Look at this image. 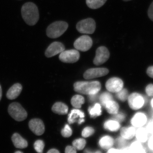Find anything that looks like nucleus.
I'll list each match as a JSON object with an SVG mask.
<instances>
[{
  "instance_id": "1",
  "label": "nucleus",
  "mask_w": 153,
  "mask_h": 153,
  "mask_svg": "<svg viewBox=\"0 0 153 153\" xmlns=\"http://www.w3.org/2000/svg\"><path fill=\"white\" fill-rule=\"evenodd\" d=\"M22 15L24 21L30 26H34L39 19V11L38 7L32 2L25 3L22 6Z\"/></svg>"
},
{
  "instance_id": "2",
  "label": "nucleus",
  "mask_w": 153,
  "mask_h": 153,
  "mask_svg": "<svg viewBox=\"0 0 153 153\" xmlns=\"http://www.w3.org/2000/svg\"><path fill=\"white\" fill-rule=\"evenodd\" d=\"M74 90L78 93L87 95H93L98 93L101 88L99 81H79L74 85Z\"/></svg>"
},
{
  "instance_id": "3",
  "label": "nucleus",
  "mask_w": 153,
  "mask_h": 153,
  "mask_svg": "<svg viewBox=\"0 0 153 153\" xmlns=\"http://www.w3.org/2000/svg\"><path fill=\"white\" fill-rule=\"evenodd\" d=\"M68 24L63 21H57L52 23L47 29V35L49 38H59L65 33L68 29Z\"/></svg>"
},
{
  "instance_id": "4",
  "label": "nucleus",
  "mask_w": 153,
  "mask_h": 153,
  "mask_svg": "<svg viewBox=\"0 0 153 153\" xmlns=\"http://www.w3.org/2000/svg\"><path fill=\"white\" fill-rule=\"evenodd\" d=\"M8 111L11 117L17 121H22L27 117V111L18 102H13L10 104Z\"/></svg>"
},
{
  "instance_id": "5",
  "label": "nucleus",
  "mask_w": 153,
  "mask_h": 153,
  "mask_svg": "<svg viewBox=\"0 0 153 153\" xmlns=\"http://www.w3.org/2000/svg\"><path fill=\"white\" fill-rule=\"evenodd\" d=\"M76 29L79 33L82 34H93L96 29L95 21L91 18L81 20L76 24Z\"/></svg>"
},
{
  "instance_id": "6",
  "label": "nucleus",
  "mask_w": 153,
  "mask_h": 153,
  "mask_svg": "<svg viewBox=\"0 0 153 153\" xmlns=\"http://www.w3.org/2000/svg\"><path fill=\"white\" fill-rule=\"evenodd\" d=\"M93 41L89 36L83 35L76 39L74 41V48L78 51L86 52L90 49L92 46Z\"/></svg>"
},
{
  "instance_id": "7",
  "label": "nucleus",
  "mask_w": 153,
  "mask_h": 153,
  "mask_svg": "<svg viewBox=\"0 0 153 153\" xmlns=\"http://www.w3.org/2000/svg\"><path fill=\"white\" fill-rule=\"evenodd\" d=\"M80 55L78 50L70 49L64 50L60 53L59 59L60 61L65 63H74L79 60Z\"/></svg>"
},
{
  "instance_id": "8",
  "label": "nucleus",
  "mask_w": 153,
  "mask_h": 153,
  "mask_svg": "<svg viewBox=\"0 0 153 153\" xmlns=\"http://www.w3.org/2000/svg\"><path fill=\"white\" fill-rule=\"evenodd\" d=\"M110 53L106 47H98L96 52V56L94 59L93 62L95 65H100L105 63L109 59Z\"/></svg>"
},
{
  "instance_id": "9",
  "label": "nucleus",
  "mask_w": 153,
  "mask_h": 153,
  "mask_svg": "<svg viewBox=\"0 0 153 153\" xmlns=\"http://www.w3.org/2000/svg\"><path fill=\"white\" fill-rule=\"evenodd\" d=\"M128 102L130 107L133 110L141 108L145 103L144 98L140 94L133 93L128 96Z\"/></svg>"
},
{
  "instance_id": "10",
  "label": "nucleus",
  "mask_w": 153,
  "mask_h": 153,
  "mask_svg": "<svg viewBox=\"0 0 153 153\" xmlns=\"http://www.w3.org/2000/svg\"><path fill=\"white\" fill-rule=\"evenodd\" d=\"M105 87L110 92L117 93L123 88V82L120 78L112 77L107 80Z\"/></svg>"
},
{
  "instance_id": "11",
  "label": "nucleus",
  "mask_w": 153,
  "mask_h": 153,
  "mask_svg": "<svg viewBox=\"0 0 153 153\" xmlns=\"http://www.w3.org/2000/svg\"><path fill=\"white\" fill-rule=\"evenodd\" d=\"M29 126L31 131L37 136L43 134L45 131V126L43 121L39 119H33L30 121Z\"/></svg>"
},
{
  "instance_id": "12",
  "label": "nucleus",
  "mask_w": 153,
  "mask_h": 153,
  "mask_svg": "<svg viewBox=\"0 0 153 153\" xmlns=\"http://www.w3.org/2000/svg\"><path fill=\"white\" fill-rule=\"evenodd\" d=\"M108 72L109 71L106 68H92L85 71L83 74V76L86 79H93L105 76L108 74Z\"/></svg>"
},
{
  "instance_id": "13",
  "label": "nucleus",
  "mask_w": 153,
  "mask_h": 153,
  "mask_svg": "<svg viewBox=\"0 0 153 153\" xmlns=\"http://www.w3.org/2000/svg\"><path fill=\"white\" fill-rule=\"evenodd\" d=\"M64 50H65V47L62 43L59 42H53L45 51V56L47 57H53Z\"/></svg>"
},
{
  "instance_id": "14",
  "label": "nucleus",
  "mask_w": 153,
  "mask_h": 153,
  "mask_svg": "<svg viewBox=\"0 0 153 153\" xmlns=\"http://www.w3.org/2000/svg\"><path fill=\"white\" fill-rule=\"evenodd\" d=\"M147 121L146 116L143 113H137L134 115L131 120V123L134 127L139 128L143 127Z\"/></svg>"
},
{
  "instance_id": "15",
  "label": "nucleus",
  "mask_w": 153,
  "mask_h": 153,
  "mask_svg": "<svg viewBox=\"0 0 153 153\" xmlns=\"http://www.w3.org/2000/svg\"><path fill=\"white\" fill-rule=\"evenodd\" d=\"M22 86L20 83L14 84L7 92L6 95L7 98L10 100L17 98L22 92Z\"/></svg>"
},
{
  "instance_id": "16",
  "label": "nucleus",
  "mask_w": 153,
  "mask_h": 153,
  "mask_svg": "<svg viewBox=\"0 0 153 153\" xmlns=\"http://www.w3.org/2000/svg\"><path fill=\"white\" fill-rule=\"evenodd\" d=\"M12 140L14 146L18 149H23L27 147V141L19 134H14L12 137Z\"/></svg>"
},
{
  "instance_id": "17",
  "label": "nucleus",
  "mask_w": 153,
  "mask_h": 153,
  "mask_svg": "<svg viewBox=\"0 0 153 153\" xmlns=\"http://www.w3.org/2000/svg\"><path fill=\"white\" fill-rule=\"evenodd\" d=\"M149 133L146 128L142 127L139 128L136 130L135 136L137 140L143 144L146 143L147 142L149 137Z\"/></svg>"
},
{
  "instance_id": "18",
  "label": "nucleus",
  "mask_w": 153,
  "mask_h": 153,
  "mask_svg": "<svg viewBox=\"0 0 153 153\" xmlns=\"http://www.w3.org/2000/svg\"><path fill=\"white\" fill-rule=\"evenodd\" d=\"M128 153H146V150L143 144L137 140L132 143L128 147Z\"/></svg>"
},
{
  "instance_id": "19",
  "label": "nucleus",
  "mask_w": 153,
  "mask_h": 153,
  "mask_svg": "<svg viewBox=\"0 0 153 153\" xmlns=\"http://www.w3.org/2000/svg\"><path fill=\"white\" fill-rule=\"evenodd\" d=\"M136 129L134 127H123L120 130V134L121 137L125 139L131 140L135 136Z\"/></svg>"
},
{
  "instance_id": "20",
  "label": "nucleus",
  "mask_w": 153,
  "mask_h": 153,
  "mask_svg": "<svg viewBox=\"0 0 153 153\" xmlns=\"http://www.w3.org/2000/svg\"><path fill=\"white\" fill-rule=\"evenodd\" d=\"M85 117L84 113L79 110L74 109L71 110V113L68 115V121L70 124L78 122L77 119L83 118Z\"/></svg>"
},
{
  "instance_id": "21",
  "label": "nucleus",
  "mask_w": 153,
  "mask_h": 153,
  "mask_svg": "<svg viewBox=\"0 0 153 153\" xmlns=\"http://www.w3.org/2000/svg\"><path fill=\"white\" fill-rule=\"evenodd\" d=\"M99 143L102 149L105 150H109L113 146L114 140L111 137L109 136H105L100 139Z\"/></svg>"
},
{
  "instance_id": "22",
  "label": "nucleus",
  "mask_w": 153,
  "mask_h": 153,
  "mask_svg": "<svg viewBox=\"0 0 153 153\" xmlns=\"http://www.w3.org/2000/svg\"><path fill=\"white\" fill-rule=\"evenodd\" d=\"M52 111L55 114L60 115L67 114L68 107L66 105L62 102H57L53 105L52 108Z\"/></svg>"
},
{
  "instance_id": "23",
  "label": "nucleus",
  "mask_w": 153,
  "mask_h": 153,
  "mask_svg": "<svg viewBox=\"0 0 153 153\" xmlns=\"http://www.w3.org/2000/svg\"><path fill=\"white\" fill-rule=\"evenodd\" d=\"M104 107L107 111L110 114H114L118 112L119 105L117 102L113 100L107 102Z\"/></svg>"
},
{
  "instance_id": "24",
  "label": "nucleus",
  "mask_w": 153,
  "mask_h": 153,
  "mask_svg": "<svg viewBox=\"0 0 153 153\" xmlns=\"http://www.w3.org/2000/svg\"><path fill=\"white\" fill-rule=\"evenodd\" d=\"M104 127L110 131H116L120 128V123L113 120H108L105 123Z\"/></svg>"
},
{
  "instance_id": "25",
  "label": "nucleus",
  "mask_w": 153,
  "mask_h": 153,
  "mask_svg": "<svg viewBox=\"0 0 153 153\" xmlns=\"http://www.w3.org/2000/svg\"><path fill=\"white\" fill-rule=\"evenodd\" d=\"M107 0H86V4L91 9H97L102 7Z\"/></svg>"
},
{
  "instance_id": "26",
  "label": "nucleus",
  "mask_w": 153,
  "mask_h": 153,
  "mask_svg": "<svg viewBox=\"0 0 153 153\" xmlns=\"http://www.w3.org/2000/svg\"><path fill=\"white\" fill-rule=\"evenodd\" d=\"M85 102L84 97L79 95H74L71 99V104L76 108H80Z\"/></svg>"
},
{
  "instance_id": "27",
  "label": "nucleus",
  "mask_w": 153,
  "mask_h": 153,
  "mask_svg": "<svg viewBox=\"0 0 153 153\" xmlns=\"http://www.w3.org/2000/svg\"><path fill=\"white\" fill-rule=\"evenodd\" d=\"M91 117H96L101 114V106L99 103H96L92 107H89L88 109Z\"/></svg>"
},
{
  "instance_id": "28",
  "label": "nucleus",
  "mask_w": 153,
  "mask_h": 153,
  "mask_svg": "<svg viewBox=\"0 0 153 153\" xmlns=\"http://www.w3.org/2000/svg\"><path fill=\"white\" fill-rule=\"evenodd\" d=\"M86 145V141L84 139L79 138L74 140L72 143V145L76 150H82Z\"/></svg>"
},
{
  "instance_id": "29",
  "label": "nucleus",
  "mask_w": 153,
  "mask_h": 153,
  "mask_svg": "<svg viewBox=\"0 0 153 153\" xmlns=\"http://www.w3.org/2000/svg\"><path fill=\"white\" fill-rule=\"evenodd\" d=\"M99 99L100 102L103 106L108 101L113 100L112 95L108 92H104L100 96Z\"/></svg>"
},
{
  "instance_id": "30",
  "label": "nucleus",
  "mask_w": 153,
  "mask_h": 153,
  "mask_svg": "<svg viewBox=\"0 0 153 153\" xmlns=\"http://www.w3.org/2000/svg\"><path fill=\"white\" fill-rule=\"evenodd\" d=\"M116 96L121 101L124 102L128 99V91L126 89L123 88L120 91L117 92Z\"/></svg>"
},
{
  "instance_id": "31",
  "label": "nucleus",
  "mask_w": 153,
  "mask_h": 153,
  "mask_svg": "<svg viewBox=\"0 0 153 153\" xmlns=\"http://www.w3.org/2000/svg\"><path fill=\"white\" fill-rule=\"evenodd\" d=\"M44 146L45 144L44 142L42 140H37L34 143V149L38 153H43Z\"/></svg>"
},
{
  "instance_id": "32",
  "label": "nucleus",
  "mask_w": 153,
  "mask_h": 153,
  "mask_svg": "<svg viewBox=\"0 0 153 153\" xmlns=\"http://www.w3.org/2000/svg\"><path fill=\"white\" fill-rule=\"evenodd\" d=\"M61 133L64 137H69L72 135V130L68 125H66L61 131Z\"/></svg>"
},
{
  "instance_id": "33",
  "label": "nucleus",
  "mask_w": 153,
  "mask_h": 153,
  "mask_svg": "<svg viewBox=\"0 0 153 153\" xmlns=\"http://www.w3.org/2000/svg\"><path fill=\"white\" fill-rule=\"evenodd\" d=\"M94 132V130L93 128L87 127L83 129L82 132V136L84 137H88L91 136Z\"/></svg>"
},
{
  "instance_id": "34",
  "label": "nucleus",
  "mask_w": 153,
  "mask_h": 153,
  "mask_svg": "<svg viewBox=\"0 0 153 153\" xmlns=\"http://www.w3.org/2000/svg\"><path fill=\"white\" fill-rule=\"evenodd\" d=\"M113 115L114 116L113 117V120L116 121L118 122H122L125 119V115L122 113L118 112L117 113Z\"/></svg>"
},
{
  "instance_id": "35",
  "label": "nucleus",
  "mask_w": 153,
  "mask_h": 153,
  "mask_svg": "<svg viewBox=\"0 0 153 153\" xmlns=\"http://www.w3.org/2000/svg\"><path fill=\"white\" fill-rule=\"evenodd\" d=\"M107 153H128V147H126L119 149L111 148L108 150Z\"/></svg>"
},
{
  "instance_id": "36",
  "label": "nucleus",
  "mask_w": 153,
  "mask_h": 153,
  "mask_svg": "<svg viewBox=\"0 0 153 153\" xmlns=\"http://www.w3.org/2000/svg\"><path fill=\"white\" fill-rule=\"evenodd\" d=\"M127 140L125 139L122 137H120L118 138L116 140V143L117 144L118 146L121 149L125 148L126 145Z\"/></svg>"
},
{
  "instance_id": "37",
  "label": "nucleus",
  "mask_w": 153,
  "mask_h": 153,
  "mask_svg": "<svg viewBox=\"0 0 153 153\" xmlns=\"http://www.w3.org/2000/svg\"><path fill=\"white\" fill-rule=\"evenodd\" d=\"M147 143L149 149L153 152V134L149 137Z\"/></svg>"
},
{
  "instance_id": "38",
  "label": "nucleus",
  "mask_w": 153,
  "mask_h": 153,
  "mask_svg": "<svg viewBox=\"0 0 153 153\" xmlns=\"http://www.w3.org/2000/svg\"><path fill=\"white\" fill-rule=\"evenodd\" d=\"M146 128L149 134H153V120H151L147 124Z\"/></svg>"
},
{
  "instance_id": "39",
  "label": "nucleus",
  "mask_w": 153,
  "mask_h": 153,
  "mask_svg": "<svg viewBox=\"0 0 153 153\" xmlns=\"http://www.w3.org/2000/svg\"><path fill=\"white\" fill-rule=\"evenodd\" d=\"M146 93L149 96H153V85L149 84L146 88Z\"/></svg>"
},
{
  "instance_id": "40",
  "label": "nucleus",
  "mask_w": 153,
  "mask_h": 153,
  "mask_svg": "<svg viewBox=\"0 0 153 153\" xmlns=\"http://www.w3.org/2000/svg\"><path fill=\"white\" fill-rule=\"evenodd\" d=\"M148 16L153 22V2L150 6L148 12Z\"/></svg>"
},
{
  "instance_id": "41",
  "label": "nucleus",
  "mask_w": 153,
  "mask_h": 153,
  "mask_svg": "<svg viewBox=\"0 0 153 153\" xmlns=\"http://www.w3.org/2000/svg\"><path fill=\"white\" fill-rule=\"evenodd\" d=\"M65 153H76V149L73 146H67L65 149Z\"/></svg>"
},
{
  "instance_id": "42",
  "label": "nucleus",
  "mask_w": 153,
  "mask_h": 153,
  "mask_svg": "<svg viewBox=\"0 0 153 153\" xmlns=\"http://www.w3.org/2000/svg\"><path fill=\"white\" fill-rule=\"evenodd\" d=\"M147 73L149 76L153 78V66H150L147 70Z\"/></svg>"
},
{
  "instance_id": "43",
  "label": "nucleus",
  "mask_w": 153,
  "mask_h": 153,
  "mask_svg": "<svg viewBox=\"0 0 153 153\" xmlns=\"http://www.w3.org/2000/svg\"><path fill=\"white\" fill-rule=\"evenodd\" d=\"M84 153H102L101 151H97L96 152H91L88 149H86L84 151Z\"/></svg>"
},
{
  "instance_id": "44",
  "label": "nucleus",
  "mask_w": 153,
  "mask_h": 153,
  "mask_svg": "<svg viewBox=\"0 0 153 153\" xmlns=\"http://www.w3.org/2000/svg\"><path fill=\"white\" fill-rule=\"evenodd\" d=\"M97 94L89 95V99H90L91 101H93L95 100L97 98Z\"/></svg>"
},
{
  "instance_id": "45",
  "label": "nucleus",
  "mask_w": 153,
  "mask_h": 153,
  "mask_svg": "<svg viewBox=\"0 0 153 153\" xmlns=\"http://www.w3.org/2000/svg\"><path fill=\"white\" fill-rule=\"evenodd\" d=\"M47 153H60L56 149H52L49 150Z\"/></svg>"
},
{
  "instance_id": "46",
  "label": "nucleus",
  "mask_w": 153,
  "mask_h": 153,
  "mask_svg": "<svg viewBox=\"0 0 153 153\" xmlns=\"http://www.w3.org/2000/svg\"><path fill=\"white\" fill-rule=\"evenodd\" d=\"M2 95V91L1 85H0V101H1V99Z\"/></svg>"
},
{
  "instance_id": "47",
  "label": "nucleus",
  "mask_w": 153,
  "mask_h": 153,
  "mask_svg": "<svg viewBox=\"0 0 153 153\" xmlns=\"http://www.w3.org/2000/svg\"><path fill=\"white\" fill-rule=\"evenodd\" d=\"M15 153H23L22 152H21V151H17V152H15Z\"/></svg>"
},
{
  "instance_id": "48",
  "label": "nucleus",
  "mask_w": 153,
  "mask_h": 153,
  "mask_svg": "<svg viewBox=\"0 0 153 153\" xmlns=\"http://www.w3.org/2000/svg\"><path fill=\"white\" fill-rule=\"evenodd\" d=\"M151 105H152V106L153 108V99L152 100V101H151Z\"/></svg>"
},
{
  "instance_id": "49",
  "label": "nucleus",
  "mask_w": 153,
  "mask_h": 153,
  "mask_svg": "<svg viewBox=\"0 0 153 153\" xmlns=\"http://www.w3.org/2000/svg\"><path fill=\"white\" fill-rule=\"evenodd\" d=\"M123 1H131V0H123Z\"/></svg>"
}]
</instances>
